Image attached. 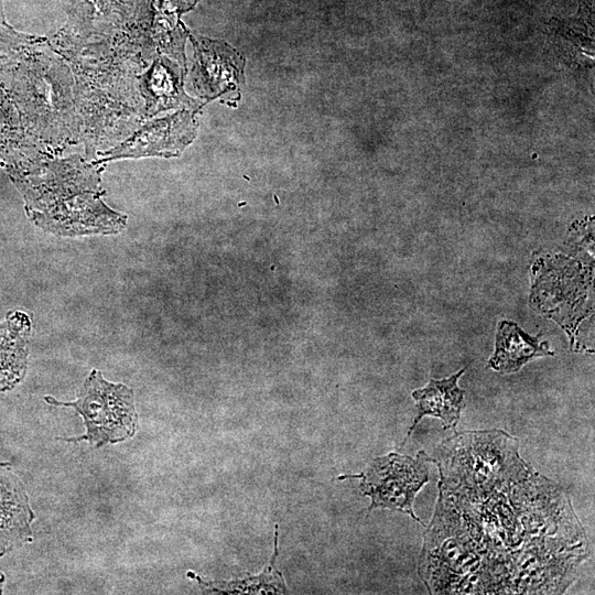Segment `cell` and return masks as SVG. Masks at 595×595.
I'll list each match as a JSON object with an SVG mask.
<instances>
[{"label":"cell","mask_w":595,"mask_h":595,"mask_svg":"<svg viewBox=\"0 0 595 595\" xmlns=\"http://www.w3.org/2000/svg\"><path fill=\"white\" fill-rule=\"evenodd\" d=\"M99 165L79 155L51 156L7 174L26 215L44 231L65 237L119 234L127 215L104 203Z\"/></svg>","instance_id":"6da1fadb"},{"label":"cell","mask_w":595,"mask_h":595,"mask_svg":"<svg viewBox=\"0 0 595 595\" xmlns=\"http://www.w3.org/2000/svg\"><path fill=\"white\" fill-rule=\"evenodd\" d=\"M61 51L73 65L80 137L87 159L93 160L101 149L133 133L145 116L134 84L139 57H133L136 50L130 47L118 52L117 47L93 45Z\"/></svg>","instance_id":"7a4b0ae2"},{"label":"cell","mask_w":595,"mask_h":595,"mask_svg":"<svg viewBox=\"0 0 595 595\" xmlns=\"http://www.w3.org/2000/svg\"><path fill=\"white\" fill-rule=\"evenodd\" d=\"M40 42L10 55L0 78L29 133L58 151L82 138L75 79L63 58Z\"/></svg>","instance_id":"3957f363"},{"label":"cell","mask_w":595,"mask_h":595,"mask_svg":"<svg viewBox=\"0 0 595 595\" xmlns=\"http://www.w3.org/2000/svg\"><path fill=\"white\" fill-rule=\"evenodd\" d=\"M44 400L52 405L73 408L82 415L86 433L64 439L68 442L88 441L100 447L132 437L138 428L133 391L123 383L107 381L97 369L89 372L76 400L57 401L51 396Z\"/></svg>","instance_id":"277c9868"},{"label":"cell","mask_w":595,"mask_h":595,"mask_svg":"<svg viewBox=\"0 0 595 595\" xmlns=\"http://www.w3.org/2000/svg\"><path fill=\"white\" fill-rule=\"evenodd\" d=\"M351 477L361 478L360 489L371 499L368 510L387 508L420 521L412 505L416 493L429 480L428 467L420 455L412 458L391 453L376 458L365 473Z\"/></svg>","instance_id":"5b68a950"},{"label":"cell","mask_w":595,"mask_h":595,"mask_svg":"<svg viewBox=\"0 0 595 595\" xmlns=\"http://www.w3.org/2000/svg\"><path fill=\"white\" fill-rule=\"evenodd\" d=\"M195 136L194 117L188 111L176 112L148 121L116 147L98 154L95 163L144 156L178 155Z\"/></svg>","instance_id":"8992f818"},{"label":"cell","mask_w":595,"mask_h":595,"mask_svg":"<svg viewBox=\"0 0 595 595\" xmlns=\"http://www.w3.org/2000/svg\"><path fill=\"white\" fill-rule=\"evenodd\" d=\"M34 518L22 482L9 463H0V556L32 541Z\"/></svg>","instance_id":"52a82bcc"},{"label":"cell","mask_w":595,"mask_h":595,"mask_svg":"<svg viewBox=\"0 0 595 595\" xmlns=\"http://www.w3.org/2000/svg\"><path fill=\"white\" fill-rule=\"evenodd\" d=\"M50 153L24 127L0 78V165L6 172L21 170L51 158Z\"/></svg>","instance_id":"ba28073f"},{"label":"cell","mask_w":595,"mask_h":595,"mask_svg":"<svg viewBox=\"0 0 595 595\" xmlns=\"http://www.w3.org/2000/svg\"><path fill=\"white\" fill-rule=\"evenodd\" d=\"M31 328V318L22 311L9 312L0 322V392L14 388L25 375Z\"/></svg>","instance_id":"9c48e42d"},{"label":"cell","mask_w":595,"mask_h":595,"mask_svg":"<svg viewBox=\"0 0 595 595\" xmlns=\"http://www.w3.org/2000/svg\"><path fill=\"white\" fill-rule=\"evenodd\" d=\"M464 371L465 368L448 378L432 379L424 388L412 392L416 401L418 414L405 439L411 435L419 421L425 415L441 419L445 429L455 428L461 411L465 407V391L457 386V380Z\"/></svg>","instance_id":"30bf717a"},{"label":"cell","mask_w":595,"mask_h":595,"mask_svg":"<svg viewBox=\"0 0 595 595\" xmlns=\"http://www.w3.org/2000/svg\"><path fill=\"white\" fill-rule=\"evenodd\" d=\"M553 355L545 342L524 333L516 323L502 321L498 325L496 350L489 366L502 374L519 370L528 361Z\"/></svg>","instance_id":"8fae6325"},{"label":"cell","mask_w":595,"mask_h":595,"mask_svg":"<svg viewBox=\"0 0 595 595\" xmlns=\"http://www.w3.org/2000/svg\"><path fill=\"white\" fill-rule=\"evenodd\" d=\"M177 84V77L164 60L156 61L141 77H138V89L144 99L145 116H152L182 101Z\"/></svg>","instance_id":"7c38bea8"},{"label":"cell","mask_w":595,"mask_h":595,"mask_svg":"<svg viewBox=\"0 0 595 595\" xmlns=\"http://www.w3.org/2000/svg\"><path fill=\"white\" fill-rule=\"evenodd\" d=\"M278 555V524L274 529V552L269 565L266 566L261 574L249 576L242 580L209 582L195 575L193 572H187L188 577H193L206 589L219 594H277L285 593L286 585L282 574L275 569L274 561Z\"/></svg>","instance_id":"4fadbf2b"},{"label":"cell","mask_w":595,"mask_h":595,"mask_svg":"<svg viewBox=\"0 0 595 595\" xmlns=\"http://www.w3.org/2000/svg\"><path fill=\"white\" fill-rule=\"evenodd\" d=\"M39 41L37 37L17 32L8 24L0 23V54L13 55Z\"/></svg>","instance_id":"5bb4252c"},{"label":"cell","mask_w":595,"mask_h":595,"mask_svg":"<svg viewBox=\"0 0 595 595\" xmlns=\"http://www.w3.org/2000/svg\"><path fill=\"white\" fill-rule=\"evenodd\" d=\"M9 56L10 55L0 54V75H1V73H2V71H3L6 64H7L8 60H9Z\"/></svg>","instance_id":"9a60e30c"},{"label":"cell","mask_w":595,"mask_h":595,"mask_svg":"<svg viewBox=\"0 0 595 595\" xmlns=\"http://www.w3.org/2000/svg\"><path fill=\"white\" fill-rule=\"evenodd\" d=\"M0 23L7 24L6 19H4V14H3V10H2V0H0Z\"/></svg>","instance_id":"2e32d148"},{"label":"cell","mask_w":595,"mask_h":595,"mask_svg":"<svg viewBox=\"0 0 595 595\" xmlns=\"http://www.w3.org/2000/svg\"><path fill=\"white\" fill-rule=\"evenodd\" d=\"M3 582H4V575L0 572V594L2 592Z\"/></svg>","instance_id":"e0dca14e"}]
</instances>
